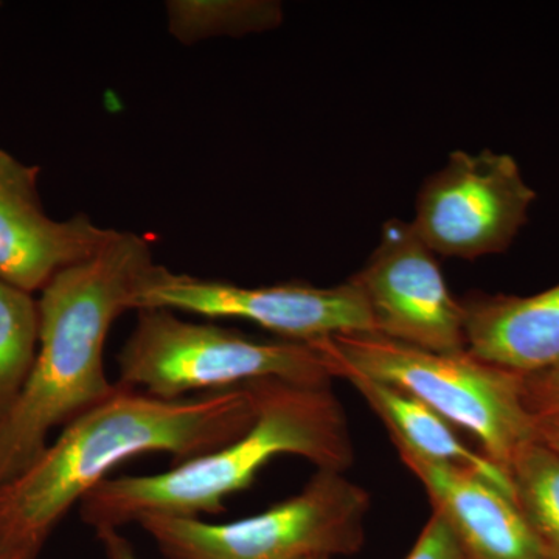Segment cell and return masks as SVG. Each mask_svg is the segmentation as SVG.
I'll use <instances>...</instances> for the list:
<instances>
[{"instance_id": "cell-11", "label": "cell", "mask_w": 559, "mask_h": 559, "mask_svg": "<svg viewBox=\"0 0 559 559\" xmlns=\"http://www.w3.org/2000/svg\"><path fill=\"white\" fill-rule=\"evenodd\" d=\"M454 533L465 559H549L516 502L473 471L395 447Z\"/></svg>"}, {"instance_id": "cell-1", "label": "cell", "mask_w": 559, "mask_h": 559, "mask_svg": "<svg viewBox=\"0 0 559 559\" xmlns=\"http://www.w3.org/2000/svg\"><path fill=\"white\" fill-rule=\"evenodd\" d=\"M253 418L250 385L165 401L117 384L27 469L0 484V559H39L69 511L120 463L151 452L171 455L175 465L200 457L238 439Z\"/></svg>"}, {"instance_id": "cell-2", "label": "cell", "mask_w": 559, "mask_h": 559, "mask_svg": "<svg viewBox=\"0 0 559 559\" xmlns=\"http://www.w3.org/2000/svg\"><path fill=\"white\" fill-rule=\"evenodd\" d=\"M156 266L150 241L119 231L94 257L66 267L40 290L39 345L20 399L0 421V484L27 469L51 430L116 392L105 369L114 322Z\"/></svg>"}, {"instance_id": "cell-15", "label": "cell", "mask_w": 559, "mask_h": 559, "mask_svg": "<svg viewBox=\"0 0 559 559\" xmlns=\"http://www.w3.org/2000/svg\"><path fill=\"white\" fill-rule=\"evenodd\" d=\"M514 502L549 559H559V454L528 443L509 466Z\"/></svg>"}, {"instance_id": "cell-12", "label": "cell", "mask_w": 559, "mask_h": 559, "mask_svg": "<svg viewBox=\"0 0 559 559\" xmlns=\"http://www.w3.org/2000/svg\"><path fill=\"white\" fill-rule=\"evenodd\" d=\"M466 352L518 374L559 367V285L530 297L469 296Z\"/></svg>"}, {"instance_id": "cell-19", "label": "cell", "mask_w": 559, "mask_h": 559, "mask_svg": "<svg viewBox=\"0 0 559 559\" xmlns=\"http://www.w3.org/2000/svg\"><path fill=\"white\" fill-rule=\"evenodd\" d=\"M95 535L100 540L106 559H140L131 540L120 530H100L95 532Z\"/></svg>"}, {"instance_id": "cell-17", "label": "cell", "mask_w": 559, "mask_h": 559, "mask_svg": "<svg viewBox=\"0 0 559 559\" xmlns=\"http://www.w3.org/2000/svg\"><path fill=\"white\" fill-rule=\"evenodd\" d=\"M406 559H465V555L447 522L432 511Z\"/></svg>"}, {"instance_id": "cell-4", "label": "cell", "mask_w": 559, "mask_h": 559, "mask_svg": "<svg viewBox=\"0 0 559 559\" xmlns=\"http://www.w3.org/2000/svg\"><path fill=\"white\" fill-rule=\"evenodd\" d=\"M318 342L334 378L360 374L409 393L450 425L473 433L481 454L503 469L509 471L522 448L538 440L522 374L468 352H426L377 333L336 334Z\"/></svg>"}, {"instance_id": "cell-7", "label": "cell", "mask_w": 559, "mask_h": 559, "mask_svg": "<svg viewBox=\"0 0 559 559\" xmlns=\"http://www.w3.org/2000/svg\"><path fill=\"white\" fill-rule=\"evenodd\" d=\"M159 308L212 319L249 320L282 340L297 342L374 333L367 301L352 278L333 288L300 282L252 288L176 274L156 264L135 294L132 310Z\"/></svg>"}, {"instance_id": "cell-3", "label": "cell", "mask_w": 559, "mask_h": 559, "mask_svg": "<svg viewBox=\"0 0 559 559\" xmlns=\"http://www.w3.org/2000/svg\"><path fill=\"white\" fill-rule=\"evenodd\" d=\"M255 418L238 439L151 476L103 480L80 503L84 524L120 530L151 516L219 514L249 488L270 460L296 455L318 471L345 473L353 463L347 417L330 385L250 382Z\"/></svg>"}, {"instance_id": "cell-20", "label": "cell", "mask_w": 559, "mask_h": 559, "mask_svg": "<svg viewBox=\"0 0 559 559\" xmlns=\"http://www.w3.org/2000/svg\"><path fill=\"white\" fill-rule=\"evenodd\" d=\"M538 440L559 454V417L535 418Z\"/></svg>"}, {"instance_id": "cell-18", "label": "cell", "mask_w": 559, "mask_h": 559, "mask_svg": "<svg viewBox=\"0 0 559 559\" xmlns=\"http://www.w3.org/2000/svg\"><path fill=\"white\" fill-rule=\"evenodd\" d=\"M524 401L533 417H559V367L522 374Z\"/></svg>"}, {"instance_id": "cell-16", "label": "cell", "mask_w": 559, "mask_h": 559, "mask_svg": "<svg viewBox=\"0 0 559 559\" xmlns=\"http://www.w3.org/2000/svg\"><path fill=\"white\" fill-rule=\"evenodd\" d=\"M38 345V300L0 280V421L31 378Z\"/></svg>"}, {"instance_id": "cell-14", "label": "cell", "mask_w": 559, "mask_h": 559, "mask_svg": "<svg viewBox=\"0 0 559 559\" xmlns=\"http://www.w3.org/2000/svg\"><path fill=\"white\" fill-rule=\"evenodd\" d=\"M168 31L186 46L218 36L274 31L283 9L272 0H171L167 3Z\"/></svg>"}, {"instance_id": "cell-8", "label": "cell", "mask_w": 559, "mask_h": 559, "mask_svg": "<svg viewBox=\"0 0 559 559\" xmlns=\"http://www.w3.org/2000/svg\"><path fill=\"white\" fill-rule=\"evenodd\" d=\"M535 200L509 154L455 151L423 183L412 226L436 255L476 260L510 248Z\"/></svg>"}, {"instance_id": "cell-9", "label": "cell", "mask_w": 559, "mask_h": 559, "mask_svg": "<svg viewBox=\"0 0 559 559\" xmlns=\"http://www.w3.org/2000/svg\"><path fill=\"white\" fill-rule=\"evenodd\" d=\"M352 282L367 301L374 333L426 352H466L462 301L412 223L388 221L380 245Z\"/></svg>"}, {"instance_id": "cell-6", "label": "cell", "mask_w": 559, "mask_h": 559, "mask_svg": "<svg viewBox=\"0 0 559 559\" xmlns=\"http://www.w3.org/2000/svg\"><path fill=\"white\" fill-rule=\"evenodd\" d=\"M370 496L336 471L245 520L151 516L140 527L167 559H334L362 547Z\"/></svg>"}, {"instance_id": "cell-10", "label": "cell", "mask_w": 559, "mask_h": 559, "mask_svg": "<svg viewBox=\"0 0 559 559\" xmlns=\"http://www.w3.org/2000/svg\"><path fill=\"white\" fill-rule=\"evenodd\" d=\"M39 167L0 148V280L40 293L66 267L91 259L112 238L86 215L66 221L44 212Z\"/></svg>"}, {"instance_id": "cell-5", "label": "cell", "mask_w": 559, "mask_h": 559, "mask_svg": "<svg viewBox=\"0 0 559 559\" xmlns=\"http://www.w3.org/2000/svg\"><path fill=\"white\" fill-rule=\"evenodd\" d=\"M117 367L121 388L178 401L250 382L330 385L333 366L319 342L263 341L170 310H140Z\"/></svg>"}, {"instance_id": "cell-13", "label": "cell", "mask_w": 559, "mask_h": 559, "mask_svg": "<svg viewBox=\"0 0 559 559\" xmlns=\"http://www.w3.org/2000/svg\"><path fill=\"white\" fill-rule=\"evenodd\" d=\"M342 380L348 381L384 423L395 447L404 448L430 462L473 471L514 500L509 471L481 452L466 447L455 436L452 425L421 401L393 385L360 374L348 373Z\"/></svg>"}]
</instances>
